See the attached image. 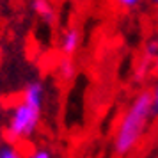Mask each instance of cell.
Returning <instances> with one entry per match:
<instances>
[{"instance_id":"6da1fadb","label":"cell","mask_w":158,"mask_h":158,"mask_svg":"<svg viewBox=\"0 0 158 158\" xmlns=\"http://www.w3.org/2000/svg\"><path fill=\"white\" fill-rule=\"evenodd\" d=\"M153 96L149 91H140L123 112L114 133V153L119 158L128 156L137 149L153 117Z\"/></svg>"},{"instance_id":"7a4b0ae2","label":"cell","mask_w":158,"mask_h":158,"mask_svg":"<svg viewBox=\"0 0 158 158\" xmlns=\"http://www.w3.org/2000/svg\"><path fill=\"white\" fill-rule=\"evenodd\" d=\"M41 112H43V108L32 107L23 100L18 101L9 114V121L6 126L7 142L16 144L34 135L41 123Z\"/></svg>"},{"instance_id":"3957f363","label":"cell","mask_w":158,"mask_h":158,"mask_svg":"<svg viewBox=\"0 0 158 158\" xmlns=\"http://www.w3.org/2000/svg\"><path fill=\"white\" fill-rule=\"evenodd\" d=\"M80 41H82V36H80V30L77 29V27H68L66 30H62L60 41H59L60 55H64V57H73L80 48Z\"/></svg>"},{"instance_id":"277c9868","label":"cell","mask_w":158,"mask_h":158,"mask_svg":"<svg viewBox=\"0 0 158 158\" xmlns=\"http://www.w3.org/2000/svg\"><path fill=\"white\" fill-rule=\"evenodd\" d=\"M44 84L43 82H39V80H34V82H30L29 85L23 89V98L22 100L25 103H29L32 107H37V108H43L44 105Z\"/></svg>"},{"instance_id":"5b68a950","label":"cell","mask_w":158,"mask_h":158,"mask_svg":"<svg viewBox=\"0 0 158 158\" xmlns=\"http://www.w3.org/2000/svg\"><path fill=\"white\" fill-rule=\"evenodd\" d=\"M32 9L43 22L53 23L55 22V9L50 0H32Z\"/></svg>"},{"instance_id":"8992f818","label":"cell","mask_w":158,"mask_h":158,"mask_svg":"<svg viewBox=\"0 0 158 158\" xmlns=\"http://www.w3.org/2000/svg\"><path fill=\"white\" fill-rule=\"evenodd\" d=\"M55 71L62 80H73L77 75V64L73 62V57H62L57 60L55 64Z\"/></svg>"},{"instance_id":"52a82bcc","label":"cell","mask_w":158,"mask_h":158,"mask_svg":"<svg viewBox=\"0 0 158 158\" xmlns=\"http://www.w3.org/2000/svg\"><path fill=\"white\" fill-rule=\"evenodd\" d=\"M158 55V39H149L148 43H146V46H144V55H142V62H146V64H149L151 60L155 62V59H156Z\"/></svg>"},{"instance_id":"ba28073f","label":"cell","mask_w":158,"mask_h":158,"mask_svg":"<svg viewBox=\"0 0 158 158\" xmlns=\"http://www.w3.org/2000/svg\"><path fill=\"white\" fill-rule=\"evenodd\" d=\"M0 158H23L15 144L6 142L0 146Z\"/></svg>"},{"instance_id":"9c48e42d","label":"cell","mask_w":158,"mask_h":158,"mask_svg":"<svg viewBox=\"0 0 158 158\" xmlns=\"http://www.w3.org/2000/svg\"><path fill=\"white\" fill-rule=\"evenodd\" d=\"M27 158H52V151L46 148H37V149L30 151Z\"/></svg>"},{"instance_id":"30bf717a","label":"cell","mask_w":158,"mask_h":158,"mask_svg":"<svg viewBox=\"0 0 158 158\" xmlns=\"http://www.w3.org/2000/svg\"><path fill=\"white\" fill-rule=\"evenodd\" d=\"M114 2L123 9H133V7H137L142 0H114Z\"/></svg>"},{"instance_id":"8fae6325","label":"cell","mask_w":158,"mask_h":158,"mask_svg":"<svg viewBox=\"0 0 158 158\" xmlns=\"http://www.w3.org/2000/svg\"><path fill=\"white\" fill-rule=\"evenodd\" d=\"M151 96H153V112L158 114V84H156V87H155V91L151 93Z\"/></svg>"},{"instance_id":"7c38bea8","label":"cell","mask_w":158,"mask_h":158,"mask_svg":"<svg viewBox=\"0 0 158 158\" xmlns=\"http://www.w3.org/2000/svg\"><path fill=\"white\" fill-rule=\"evenodd\" d=\"M153 66H155V69L158 71V55H156V59H155V62H153Z\"/></svg>"},{"instance_id":"4fadbf2b","label":"cell","mask_w":158,"mask_h":158,"mask_svg":"<svg viewBox=\"0 0 158 158\" xmlns=\"http://www.w3.org/2000/svg\"><path fill=\"white\" fill-rule=\"evenodd\" d=\"M151 2H153V4H156V6H158V0H151Z\"/></svg>"}]
</instances>
